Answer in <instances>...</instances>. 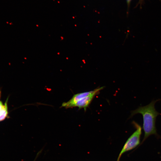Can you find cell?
Instances as JSON below:
<instances>
[{
    "instance_id": "obj_1",
    "label": "cell",
    "mask_w": 161,
    "mask_h": 161,
    "mask_svg": "<svg viewBox=\"0 0 161 161\" xmlns=\"http://www.w3.org/2000/svg\"><path fill=\"white\" fill-rule=\"evenodd\" d=\"M160 100V99L153 100L148 105L140 106L131 112V117L137 114H141L143 116V123L142 128L144 132V135L140 145L151 135H154L157 137H160L157 133L155 122L157 117L158 115H161V114L156 110L155 105L157 101Z\"/></svg>"
},
{
    "instance_id": "obj_2",
    "label": "cell",
    "mask_w": 161,
    "mask_h": 161,
    "mask_svg": "<svg viewBox=\"0 0 161 161\" xmlns=\"http://www.w3.org/2000/svg\"><path fill=\"white\" fill-rule=\"evenodd\" d=\"M132 124L136 128V130L129 137L124 144L118 156V158L120 159L124 153L134 149L140 145L142 128L140 125L135 121H133Z\"/></svg>"
},
{
    "instance_id": "obj_3",
    "label": "cell",
    "mask_w": 161,
    "mask_h": 161,
    "mask_svg": "<svg viewBox=\"0 0 161 161\" xmlns=\"http://www.w3.org/2000/svg\"><path fill=\"white\" fill-rule=\"evenodd\" d=\"M103 88V87L98 88L94 90L88 92H84L74 95L68 101L62 103L61 107H64L66 109L70 108L71 105L78 100L97 92L100 91Z\"/></svg>"
},
{
    "instance_id": "obj_4",
    "label": "cell",
    "mask_w": 161,
    "mask_h": 161,
    "mask_svg": "<svg viewBox=\"0 0 161 161\" xmlns=\"http://www.w3.org/2000/svg\"><path fill=\"white\" fill-rule=\"evenodd\" d=\"M100 91H97L93 94L82 98L72 104L70 108L78 107L79 109L83 108L86 110L95 96Z\"/></svg>"
},
{
    "instance_id": "obj_5",
    "label": "cell",
    "mask_w": 161,
    "mask_h": 161,
    "mask_svg": "<svg viewBox=\"0 0 161 161\" xmlns=\"http://www.w3.org/2000/svg\"><path fill=\"white\" fill-rule=\"evenodd\" d=\"M8 98H7L4 103V106L0 112V122L4 120L8 116V114L7 103Z\"/></svg>"
},
{
    "instance_id": "obj_6",
    "label": "cell",
    "mask_w": 161,
    "mask_h": 161,
    "mask_svg": "<svg viewBox=\"0 0 161 161\" xmlns=\"http://www.w3.org/2000/svg\"><path fill=\"white\" fill-rule=\"evenodd\" d=\"M1 91L0 90V112L2 109L3 106H4V104H3L2 102L0 100V98L1 97Z\"/></svg>"
},
{
    "instance_id": "obj_7",
    "label": "cell",
    "mask_w": 161,
    "mask_h": 161,
    "mask_svg": "<svg viewBox=\"0 0 161 161\" xmlns=\"http://www.w3.org/2000/svg\"><path fill=\"white\" fill-rule=\"evenodd\" d=\"M43 150V149H41L40 151H39L37 154L36 155V156L34 160L33 161H35L37 159V158L38 157L39 155L42 152V151Z\"/></svg>"
},
{
    "instance_id": "obj_8",
    "label": "cell",
    "mask_w": 161,
    "mask_h": 161,
    "mask_svg": "<svg viewBox=\"0 0 161 161\" xmlns=\"http://www.w3.org/2000/svg\"><path fill=\"white\" fill-rule=\"evenodd\" d=\"M120 159H119L118 158L117 160V161H120Z\"/></svg>"
},
{
    "instance_id": "obj_9",
    "label": "cell",
    "mask_w": 161,
    "mask_h": 161,
    "mask_svg": "<svg viewBox=\"0 0 161 161\" xmlns=\"http://www.w3.org/2000/svg\"><path fill=\"white\" fill-rule=\"evenodd\" d=\"M127 1L129 3L130 1V0H127Z\"/></svg>"
}]
</instances>
